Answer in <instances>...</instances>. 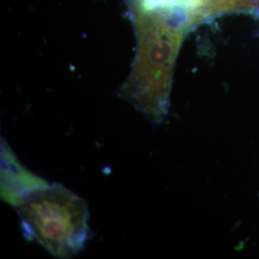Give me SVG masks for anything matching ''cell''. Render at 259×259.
<instances>
[{"label":"cell","instance_id":"cell-2","mask_svg":"<svg viewBox=\"0 0 259 259\" xmlns=\"http://www.w3.org/2000/svg\"><path fill=\"white\" fill-rule=\"evenodd\" d=\"M16 208L25 238L56 257H73L89 240L88 203L63 185H42Z\"/></svg>","mask_w":259,"mask_h":259},{"label":"cell","instance_id":"cell-1","mask_svg":"<svg viewBox=\"0 0 259 259\" xmlns=\"http://www.w3.org/2000/svg\"><path fill=\"white\" fill-rule=\"evenodd\" d=\"M129 9L138 47L132 71L118 94L153 126H158L169 110L174 67L182 44L201 22L187 10L132 6Z\"/></svg>","mask_w":259,"mask_h":259},{"label":"cell","instance_id":"cell-3","mask_svg":"<svg viewBox=\"0 0 259 259\" xmlns=\"http://www.w3.org/2000/svg\"><path fill=\"white\" fill-rule=\"evenodd\" d=\"M47 184L22 166L7 142L1 141V196L6 203L17 207L33 191Z\"/></svg>","mask_w":259,"mask_h":259}]
</instances>
